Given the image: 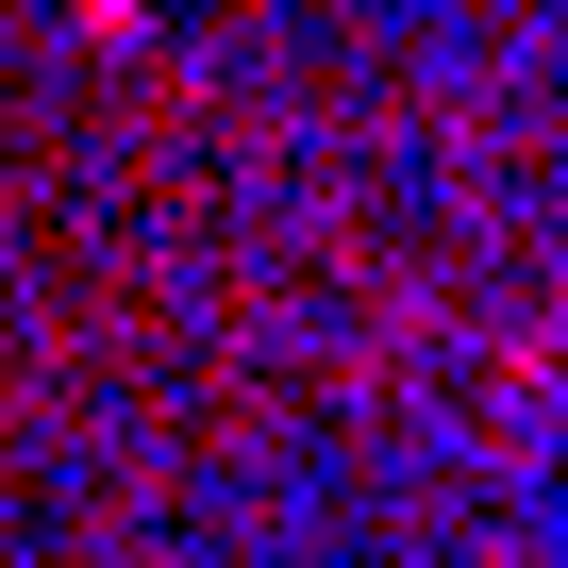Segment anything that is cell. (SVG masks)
Returning <instances> with one entry per match:
<instances>
[{
	"label": "cell",
	"instance_id": "cell-1",
	"mask_svg": "<svg viewBox=\"0 0 568 568\" xmlns=\"http://www.w3.org/2000/svg\"><path fill=\"white\" fill-rule=\"evenodd\" d=\"M84 18H101V34H134V0H84Z\"/></svg>",
	"mask_w": 568,
	"mask_h": 568
}]
</instances>
